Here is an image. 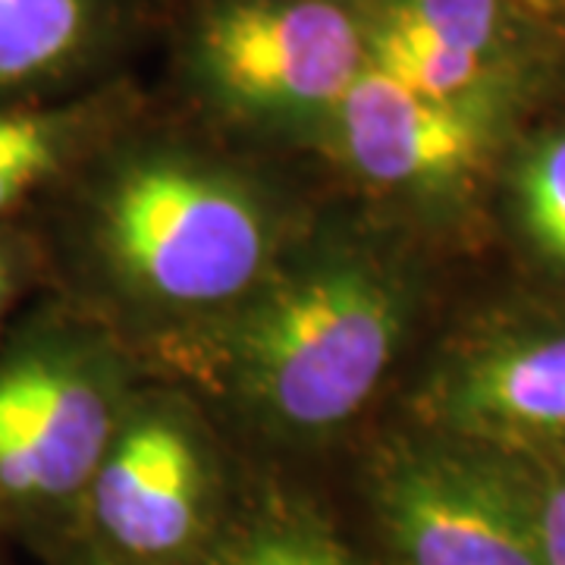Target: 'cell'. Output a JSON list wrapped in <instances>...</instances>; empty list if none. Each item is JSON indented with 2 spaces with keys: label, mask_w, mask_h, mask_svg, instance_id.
<instances>
[{
  "label": "cell",
  "mask_w": 565,
  "mask_h": 565,
  "mask_svg": "<svg viewBox=\"0 0 565 565\" xmlns=\"http://www.w3.org/2000/svg\"><path fill=\"white\" fill-rule=\"evenodd\" d=\"M403 280L374 258L330 255L270 282L223 337L233 390L289 434H327L362 412L405 337Z\"/></svg>",
  "instance_id": "obj_1"
},
{
  "label": "cell",
  "mask_w": 565,
  "mask_h": 565,
  "mask_svg": "<svg viewBox=\"0 0 565 565\" xmlns=\"http://www.w3.org/2000/svg\"><path fill=\"white\" fill-rule=\"evenodd\" d=\"M98 243L141 296L211 308L258 286L274 223L239 177L180 151H148L120 163L102 189Z\"/></svg>",
  "instance_id": "obj_2"
},
{
  "label": "cell",
  "mask_w": 565,
  "mask_h": 565,
  "mask_svg": "<svg viewBox=\"0 0 565 565\" xmlns=\"http://www.w3.org/2000/svg\"><path fill=\"white\" fill-rule=\"evenodd\" d=\"M364 66L362 0H199L182 29L202 102L258 129H327Z\"/></svg>",
  "instance_id": "obj_3"
},
{
  "label": "cell",
  "mask_w": 565,
  "mask_h": 565,
  "mask_svg": "<svg viewBox=\"0 0 565 565\" xmlns=\"http://www.w3.org/2000/svg\"><path fill=\"white\" fill-rule=\"evenodd\" d=\"M117 374L102 349L39 333L0 359V509L79 503L120 430Z\"/></svg>",
  "instance_id": "obj_4"
},
{
  "label": "cell",
  "mask_w": 565,
  "mask_h": 565,
  "mask_svg": "<svg viewBox=\"0 0 565 565\" xmlns=\"http://www.w3.org/2000/svg\"><path fill=\"white\" fill-rule=\"evenodd\" d=\"M374 512L396 565H546L525 465L481 446L390 449Z\"/></svg>",
  "instance_id": "obj_5"
},
{
  "label": "cell",
  "mask_w": 565,
  "mask_h": 565,
  "mask_svg": "<svg viewBox=\"0 0 565 565\" xmlns=\"http://www.w3.org/2000/svg\"><path fill=\"white\" fill-rule=\"evenodd\" d=\"M509 114L434 102L364 66L323 132L359 180L390 192L446 195L490 163Z\"/></svg>",
  "instance_id": "obj_6"
},
{
  "label": "cell",
  "mask_w": 565,
  "mask_h": 565,
  "mask_svg": "<svg viewBox=\"0 0 565 565\" xmlns=\"http://www.w3.org/2000/svg\"><path fill=\"white\" fill-rule=\"evenodd\" d=\"M211 468L189 422L148 408L122 415L85 505L114 565H170L202 541Z\"/></svg>",
  "instance_id": "obj_7"
},
{
  "label": "cell",
  "mask_w": 565,
  "mask_h": 565,
  "mask_svg": "<svg viewBox=\"0 0 565 565\" xmlns=\"http://www.w3.org/2000/svg\"><path fill=\"white\" fill-rule=\"evenodd\" d=\"M427 422L449 440L544 459L565 449V323L465 345L430 377Z\"/></svg>",
  "instance_id": "obj_8"
},
{
  "label": "cell",
  "mask_w": 565,
  "mask_h": 565,
  "mask_svg": "<svg viewBox=\"0 0 565 565\" xmlns=\"http://www.w3.org/2000/svg\"><path fill=\"white\" fill-rule=\"evenodd\" d=\"M117 0H0V107L39 104L102 57Z\"/></svg>",
  "instance_id": "obj_9"
},
{
  "label": "cell",
  "mask_w": 565,
  "mask_h": 565,
  "mask_svg": "<svg viewBox=\"0 0 565 565\" xmlns=\"http://www.w3.org/2000/svg\"><path fill=\"white\" fill-rule=\"evenodd\" d=\"M367 44H418L527 66L525 0H362Z\"/></svg>",
  "instance_id": "obj_10"
},
{
  "label": "cell",
  "mask_w": 565,
  "mask_h": 565,
  "mask_svg": "<svg viewBox=\"0 0 565 565\" xmlns=\"http://www.w3.org/2000/svg\"><path fill=\"white\" fill-rule=\"evenodd\" d=\"M107 102L0 107V217L57 180L104 126Z\"/></svg>",
  "instance_id": "obj_11"
},
{
  "label": "cell",
  "mask_w": 565,
  "mask_h": 565,
  "mask_svg": "<svg viewBox=\"0 0 565 565\" xmlns=\"http://www.w3.org/2000/svg\"><path fill=\"white\" fill-rule=\"evenodd\" d=\"M211 565H359L345 544L311 512L280 505L236 527Z\"/></svg>",
  "instance_id": "obj_12"
},
{
  "label": "cell",
  "mask_w": 565,
  "mask_h": 565,
  "mask_svg": "<svg viewBox=\"0 0 565 565\" xmlns=\"http://www.w3.org/2000/svg\"><path fill=\"white\" fill-rule=\"evenodd\" d=\"M512 204L534 252L565 267V129L522 148L512 167Z\"/></svg>",
  "instance_id": "obj_13"
},
{
  "label": "cell",
  "mask_w": 565,
  "mask_h": 565,
  "mask_svg": "<svg viewBox=\"0 0 565 565\" xmlns=\"http://www.w3.org/2000/svg\"><path fill=\"white\" fill-rule=\"evenodd\" d=\"M537 534L546 565H565V459H531L525 465Z\"/></svg>",
  "instance_id": "obj_14"
},
{
  "label": "cell",
  "mask_w": 565,
  "mask_h": 565,
  "mask_svg": "<svg viewBox=\"0 0 565 565\" xmlns=\"http://www.w3.org/2000/svg\"><path fill=\"white\" fill-rule=\"evenodd\" d=\"M20 286V270H17V255L7 243H0V315L7 311V305L13 302Z\"/></svg>",
  "instance_id": "obj_15"
},
{
  "label": "cell",
  "mask_w": 565,
  "mask_h": 565,
  "mask_svg": "<svg viewBox=\"0 0 565 565\" xmlns=\"http://www.w3.org/2000/svg\"><path fill=\"white\" fill-rule=\"evenodd\" d=\"M110 565H114V563H110Z\"/></svg>",
  "instance_id": "obj_16"
}]
</instances>
